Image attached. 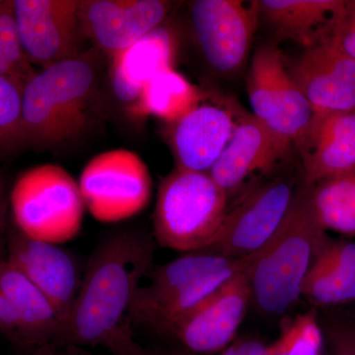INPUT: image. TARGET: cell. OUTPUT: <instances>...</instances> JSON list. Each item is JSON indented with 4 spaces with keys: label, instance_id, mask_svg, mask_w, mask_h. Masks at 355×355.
<instances>
[{
    "label": "cell",
    "instance_id": "10",
    "mask_svg": "<svg viewBox=\"0 0 355 355\" xmlns=\"http://www.w3.org/2000/svg\"><path fill=\"white\" fill-rule=\"evenodd\" d=\"M196 38L207 62L222 76L243 69L260 20L258 1L196 0L191 3Z\"/></svg>",
    "mask_w": 355,
    "mask_h": 355
},
{
    "label": "cell",
    "instance_id": "25",
    "mask_svg": "<svg viewBox=\"0 0 355 355\" xmlns=\"http://www.w3.org/2000/svg\"><path fill=\"white\" fill-rule=\"evenodd\" d=\"M272 345L275 355H327L316 312H307L292 319Z\"/></svg>",
    "mask_w": 355,
    "mask_h": 355
},
{
    "label": "cell",
    "instance_id": "12",
    "mask_svg": "<svg viewBox=\"0 0 355 355\" xmlns=\"http://www.w3.org/2000/svg\"><path fill=\"white\" fill-rule=\"evenodd\" d=\"M13 10L29 62L46 69L78 55L77 0H13Z\"/></svg>",
    "mask_w": 355,
    "mask_h": 355
},
{
    "label": "cell",
    "instance_id": "27",
    "mask_svg": "<svg viewBox=\"0 0 355 355\" xmlns=\"http://www.w3.org/2000/svg\"><path fill=\"white\" fill-rule=\"evenodd\" d=\"M327 355H355V312L342 307L323 308L318 314Z\"/></svg>",
    "mask_w": 355,
    "mask_h": 355
},
{
    "label": "cell",
    "instance_id": "3",
    "mask_svg": "<svg viewBox=\"0 0 355 355\" xmlns=\"http://www.w3.org/2000/svg\"><path fill=\"white\" fill-rule=\"evenodd\" d=\"M254 254L229 259L202 252L187 253L154 270L135 294L130 321L159 333L168 331L241 272Z\"/></svg>",
    "mask_w": 355,
    "mask_h": 355
},
{
    "label": "cell",
    "instance_id": "29",
    "mask_svg": "<svg viewBox=\"0 0 355 355\" xmlns=\"http://www.w3.org/2000/svg\"><path fill=\"white\" fill-rule=\"evenodd\" d=\"M322 41L329 42L355 60V0H345L331 19Z\"/></svg>",
    "mask_w": 355,
    "mask_h": 355
},
{
    "label": "cell",
    "instance_id": "15",
    "mask_svg": "<svg viewBox=\"0 0 355 355\" xmlns=\"http://www.w3.org/2000/svg\"><path fill=\"white\" fill-rule=\"evenodd\" d=\"M64 321L17 268L0 261V331L21 349L55 342Z\"/></svg>",
    "mask_w": 355,
    "mask_h": 355
},
{
    "label": "cell",
    "instance_id": "13",
    "mask_svg": "<svg viewBox=\"0 0 355 355\" xmlns=\"http://www.w3.org/2000/svg\"><path fill=\"white\" fill-rule=\"evenodd\" d=\"M6 260L50 300L64 324L83 282L76 259L60 245L33 240L12 226L7 232Z\"/></svg>",
    "mask_w": 355,
    "mask_h": 355
},
{
    "label": "cell",
    "instance_id": "34",
    "mask_svg": "<svg viewBox=\"0 0 355 355\" xmlns=\"http://www.w3.org/2000/svg\"><path fill=\"white\" fill-rule=\"evenodd\" d=\"M150 355H182V354H151V352H150Z\"/></svg>",
    "mask_w": 355,
    "mask_h": 355
},
{
    "label": "cell",
    "instance_id": "21",
    "mask_svg": "<svg viewBox=\"0 0 355 355\" xmlns=\"http://www.w3.org/2000/svg\"><path fill=\"white\" fill-rule=\"evenodd\" d=\"M301 296L321 308L355 301V242L327 240L311 266Z\"/></svg>",
    "mask_w": 355,
    "mask_h": 355
},
{
    "label": "cell",
    "instance_id": "31",
    "mask_svg": "<svg viewBox=\"0 0 355 355\" xmlns=\"http://www.w3.org/2000/svg\"><path fill=\"white\" fill-rule=\"evenodd\" d=\"M9 207V195L7 193L6 179L0 174V261L6 258L7 210Z\"/></svg>",
    "mask_w": 355,
    "mask_h": 355
},
{
    "label": "cell",
    "instance_id": "6",
    "mask_svg": "<svg viewBox=\"0 0 355 355\" xmlns=\"http://www.w3.org/2000/svg\"><path fill=\"white\" fill-rule=\"evenodd\" d=\"M9 207L23 235L60 246L79 234L86 209L79 184L55 164L23 173L9 193Z\"/></svg>",
    "mask_w": 355,
    "mask_h": 355
},
{
    "label": "cell",
    "instance_id": "14",
    "mask_svg": "<svg viewBox=\"0 0 355 355\" xmlns=\"http://www.w3.org/2000/svg\"><path fill=\"white\" fill-rule=\"evenodd\" d=\"M173 2L79 0L77 18L86 38L114 57L163 24Z\"/></svg>",
    "mask_w": 355,
    "mask_h": 355
},
{
    "label": "cell",
    "instance_id": "7",
    "mask_svg": "<svg viewBox=\"0 0 355 355\" xmlns=\"http://www.w3.org/2000/svg\"><path fill=\"white\" fill-rule=\"evenodd\" d=\"M78 184L86 209L105 223L137 216L146 209L153 193L146 163L125 149L95 156L84 168Z\"/></svg>",
    "mask_w": 355,
    "mask_h": 355
},
{
    "label": "cell",
    "instance_id": "26",
    "mask_svg": "<svg viewBox=\"0 0 355 355\" xmlns=\"http://www.w3.org/2000/svg\"><path fill=\"white\" fill-rule=\"evenodd\" d=\"M25 83L0 76V156L23 147L22 94Z\"/></svg>",
    "mask_w": 355,
    "mask_h": 355
},
{
    "label": "cell",
    "instance_id": "11",
    "mask_svg": "<svg viewBox=\"0 0 355 355\" xmlns=\"http://www.w3.org/2000/svg\"><path fill=\"white\" fill-rule=\"evenodd\" d=\"M253 260L182 318L166 335L175 338L189 354L211 355L223 352L233 343L252 301L249 270Z\"/></svg>",
    "mask_w": 355,
    "mask_h": 355
},
{
    "label": "cell",
    "instance_id": "19",
    "mask_svg": "<svg viewBox=\"0 0 355 355\" xmlns=\"http://www.w3.org/2000/svg\"><path fill=\"white\" fill-rule=\"evenodd\" d=\"M303 180L309 184L355 170V112L314 116L300 144Z\"/></svg>",
    "mask_w": 355,
    "mask_h": 355
},
{
    "label": "cell",
    "instance_id": "1",
    "mask_svg": "<svg viewBox=\"0 0 355 355\" xmlns=\"http://www.w3.org/2000/svg\"><path fill=\"white\" fill-rule=\"evenodd\" d=\"M155 240L139 229H120L96 245L73 307L55 342L105 347L112 355H150L133 338L130 310L153 266Z\"/></svg>",
    "mask_w": 355,
    "mask_h": 355
},
{
    "label": "cell",
    "instance_id": "24",
    "mask_svg": "<svg viewBox=\"0 0 355 355\" xmlns=\"http://www.w3.org/2000/svg\"><path fill=\"white\" fill-rule=\"evenodd\" d=\"M312 205L324 230L355 236V170L311 184Z\"/></svg>",
    "mask_w": 355,
    "mask_h": 355
},
{
    "label": "cell",
    "instance_id": "2",
    "mask_svg": "<svg viewBox=\"0 0 355 355\" xmlns=\"http://www.w3.org/2000/svg\"><path fill=\"white\" fill-rule=\"evenodd\" d=\"M311 191L302 180L279 230L250 266L252 301L265 314L279 316L297 302L306 275L328 240Z\"/></svg>",
    "mask_w": 355,
    "mask_h": 355
},
{
    "label": "cell",
    "instance_id": "8",
    "mask_svg": "<svg viewBox=\"0 0 355 355\" xmlns=\"http://www.w3.org/2000/svg\"><path fill=\"white\" fill-rule=\"evenodd\" d=\"M247 91L254 116L292 144L302 141L314 114L289 73L277 44L254 51Z\"/></svg>",
    "mask_w": 355,
    "mask_h": 355
},
{
    "label": "cell",
    "instance_id": "28",
    "mask_svg": "<svg viewBox=\"0 0 355 355\" xmlns=\"http://www.w3.org/2000/svg\"><path fill=\"white\" fill-rule=\"evenodd\" d=\"M0 60L25 84L35 74L18 39L13 0H0Z\"/></svg>",
    "mask_w": 355,
    "mask_h": 355
},
{
    "label": "cell",
    "instance_id": "32",
    "mask_svg": "<svg viewBox=\"0 0 355 355\" xmlns=\"http://www.w3.org/2000/svg\"><path fill=\"white\" fill-rule=\"evenodd\" d=\"M22 355H85L78 347L71 345H58L55 343H46L38 347L22 349Z\"/></svg>",
    "mask_w": 355,
    "mask_h": 355
},
{
    "label": "cell",
    "instance_id": "33",
    "mask_svg": "<svg viewBox=\"0 0 355 355\" xmlns=\"http://www.w3.org/2000/svg\"><path fill=\"white\" fill-rule=\"evenodd\" d=\"M0 76H8L11 77H14L12 72L10 71V69H8V67H6V64H3V62L0 60ZM16 78V77H15ZM18 79V78H17ZM20 80V79H19ZM23 83V81H22Z\"/></svg>",
    "mask_w": 355,
    "mask_h": 355
},
{
    "label": "cell",
    "instance_id": "23",
    "mask_svg": "<svg viewBox=\"0 0 355 355\" xmlns=\"http://www.w3.org/2000/svg\"><path fill=\"white\" fill-rule=\"evenodd\" d=\"M200 103V93L174 67L163 70L142 88L133 112L154 116L166 123H177Z\"/></svg>",
    "mask_w": 355,
    "mask_h": 355
},
{
    "label": "cell",
    "instance_id": "5",
    "mask_svg": "<svg viewBox=\"0 0 355 355\" xmlns=\"http://www.w3.org/2000/svg\"><path fill=\"white\" fill-rule=\"evenodd\" d=\"M228 193L209 172L175 168L159 186L153 237L160 246L193 253L209 247L228 210Z\"/></svg>",
    "mask_w": 355,
    "mask_h": 355
},
{
    "label": "cell",
    "instance_id": "4",
    "mask_svg": "<svg viewBox=\"0 0 355 355\" xmlns=\"http://www.w3.org/2000/svg\"><path fill=\"white\" fill-rule=\"evenodd\" d=\"M94 79V67L81 55L35 73L23 89V146H53L78 137L87 125Z\"/></svg>",
    "mask_w": 355,
    "mask_h": 355
},
{
    "label": "cell",
    "instance_id": "18",
    "mask_svg": "<svg viewBox=\"0 0 355 355\" xmlns=\"http://www.w3.org/2000/svg\"><path fill=\"white\" fill-rule=\"evenodd\" d=\"M236 123L237 118L230 109L216 104H198L172 125L170 139L176 167L209 172L227 146Z\"/></svg>",
    "mask_w": 355,
    "mask_h": 355
},
{
    "label": "cell",
    "instance_id": "9",
    "mask_svg": "<svg viewBox=\"0 0 355 355\" xmlns=\"http://www.w3.org/2000/svg\"><path fill=\"white\" fill-rule=\"evenodd\" d=\"M297 187L282 177L254 189L227 210L216 237L200 252L244 259L261 251L288 214Z\"/></svg>",
    "mask_w": 355,
    "mask_h": 355
},
{
    "label": "cell",
    "instance_id": "17",
    "mask_svg": "<svg viewBox=\"0 0 355 355\" xmlns=\"http://www.w3.org/2000/svg\"><path fill=\"white\" fill-rule=\"evenodd\" d=\"M292 146L253 114H239L232 137L209 175L229 196L256 173L272 170L286 157Z\"/></svg>",
    "mask_w": 355,
    "mask_h": 355
},
{
    "label": "cell",
    "instance_id": "22",
    "mask_svg": "<svg viewBox=\"0 0 355 355\" xmlns=\"http://www.w3.org/2000/svg\"><path fill=\"white\" fill-rule=\"evenodd\" d=\"M345 0H258L260 18L280 41L319 43Z\"/></svg>",
    "mask_w": 355,
    "mask_h": 355
},
{
    "label": "cell",
    "instance_id": "16",
    "mask_svg": "<svg viewBox=\"0 0 355 355\" xmlns=\"http://www.w3.org/2000/svg\"><path fill=\"white\" fill-rule=\"evenodd\" d=\"M288 70L314 116L355 112V60L329 42L306 48Z\"/></svg>",
    "mask_w": 355,
    "mask_h": 355
},
{
    "label": "cell",
    "instance_id": "30",
    "mask_svg": "<svg viewBox=\"0 0 355 355\" xmlns=\"http://www.w3.org/2000/svg\"><path fill=\"white\" fill-rule=\"evenodd\" d=\"M219 355H275L272 345L254 338H241L231 343Z\"/></svg>",
    "mask_w": 355,
    "mask_h": 355
},
{
    "label": "cell",
    "instance_id": "20",
    "mask_svg": "<svg viewBox=\"0 0 355 355\" xmlns=\"http://www.w3.org/2000/svg\"><path fill=\"white\" fill-rule=\"evenodd\" d=\"M177 33L161 24L144 38L113 57L112 87L123 102H135L146 84L159 72L174 67L178 53Z\"/></svg>",
    "mask_w": 355,
    "mask_h": 355
}]
</instances>
